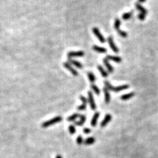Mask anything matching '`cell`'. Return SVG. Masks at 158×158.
<instances>
[{"label": "cell", "mask_w": 158, "mask_h": 158, "mask_svg": "<svg viewBox=\"0 0 158 158\" xmlns=\"http://www.w3.org/2000/svg\"><path fill=\"white\" fill-rule=\"evenodd\" d=\"M138 18L140 20H141V21H144V20L145 19V18H146V15L142 14V13H140V14L138 15Z\"/></svg>", "instance_id": "29"}, {"label": "cell", "mask_w": 158, "mask_h": 158, "mask_svg": "<svg viewBox=\"0 0 158 158\" xmlns=\"http://www.w3.org/2000/svg\"><path fill=\"white\" fill-rule=\"evenodd\" d=\"M86 120V115H81V117H80V121H74V125H77V126H82V125H84V124L85 123Z\"/></svg>", "instance_id": "11"}, {"label": "cell", "mask_w": 158, "mask_h": 158, "mask_svg": "<svg viewBox=\"0 0 158 158\" xmlns=\"http://www.w3.org/2000/svg\"><path fill=\"white\" fill-rule=\"evenodd\" d=\"M97 69H98V71H100L101 74H102V76H104V77H107V76H108V73H107V72L105 71L104 68L102 67V66L101 65L97 66Z\"/></svg>", "instance_id": "20"}, {"label": "cell", "mask_w": 158, "mask_h": 158, "mask_svg": "<svg viewBox=\"0 0 158 158\" xmlns=\"http://www.w3.org/2000/svg\"><path fill=\"white\" fill-rule=\"evenodd\" d=\"M103 61H104V65H105V66L107 69V71H108L109 72H113V70H114L113 67H112L111 65H110L109 63L108 60H107L106 58H105V59H104Z\"/></svg>", "instance_id": "16"}, {"label": "cell", "mask_w": 158, "mask_h": 158, "mask_svg": "<svg viewBox=\"0 0 158 158\" xmlns=\"http://www.w3.org/2000/svg\"><path fill=\"white\" fill-rule=\"evenodd\" d=\"M135 5H136V8L137 9L139 10V11L141 12V13H142V14H144V15H146V14H148V11H147L144 7H143L142 6V5H140L139 3H136L135 4Z\"/></svg>", "instance_id": "18"}, {"label": "cell", "mask_w": 158, "mask_h": 158, "mask_svg": "<svg viewBox=\"0 0 158 158\" xmlns=\"http://www.w3.org/2000/svg\"><path fill=\"white\" fill-rule=\"evenodd\" d=\"M111 119H112L111 115H110V114H107V115H105V117H104V118L103 119V121L101 122L100 126L102 128H104V127H105V126L111 121Z\"/></svg>", "instance_id": "9"}, {"label": "cell", "mask_w": 158, "mask_h": 158, "mask_svg": "<svg viewBox=\"0 0 158 158\" xmlns=\"http://www.w3.org/2000/svg\"><path fill=\"white\" fill-rule=\"evenodd\" d=\"M63 118L61 116H56V117H53V118H51L48 121H46L44 122L42 124V127L43 128H47V127H49L50 126L53 125H55L56 123H60V122L62 121Z\"/></svg>", "instance_id": "2"}, {"label": "cell", "mask_w": 158, "mask_h": 158, "mask_svg": "<svg viewBox=\"0 0 158 158\" xmlns=\"http://www.w3.org/2000/svg\"><path fill=\"white\" fill-rule=\"evenodd\" d=\"M104 95H105V102L106 104H109V102H110V94L109 92V90L105 87L104 88Z\"/></svg>", "instance_id": "13"}, {"label": "cell", "mask_w": 158, "mask_h": 158, "mask_svg": "<svg viewBox=\"0 0 158 158\" xmlns=\"http://www.w3.org/2000/svg\"><path fill=\"white\" fill-rule=\"evenodd\" d=\"M135 95L134 92H130V93H128V94H125L124 95H121V99L122 100H128L129 99L132 98V97H134Z\"/></svg>", "instance_id": "14"}, {"label": "cell", "mask_w": 158, "mask_h": 158, "mask_svg": "<svg viewBox=\"0 0 158 158\" xmlns=\"http://www.w3.org/2000/svg\"><path fill=\"white\" fill-rule=\"evenodd\" d=\"M95 142V139L94 137H88L84 141V144L85 145H92Z\"/></svg>", "instance_id": "19"}, {"label": "cell", "mask_w": 158, "mask_h": 158, "mask_svg": "<svg viewBox=\"0 0 158 158\" xmlns=\"http://www.w3.org/2000/svg\"><path fill=\"white\" fill-rule=\"evenodd\" d=\"M63 65H64L65 67L67 69V70H69V71H71V72L72 74V75L75 76H78V73L77 71H76V70H75L74 68L72 67V66H71V65L70 64L69 62L64 63H63Z\"/></svg>", "instance_id": "8"}, {"label": "cell", "mask_w": 158, "mask_h": 158, "mask_svg": "<svg viewBox=\"0 0 158 158\" xmlns=\"http://www.w3.org/2000/svg\"><path fill=\"white\" fill-rule=\"evenodd\" d=\"M104 84H105V87L108 90L113 91V92H121V91H123L125 90H127V89L129 88V87H130L128 84H123V85L121 86H118L117 87H113L108 81H105Z\"/></svg>", "instance_id": "1"}, {"label": "cell", "mask_w": 158, "mask_h": 158, "mask_svg": "<svg viewBox=\"0 0 158 158\" xmlns=\"http://www.w3.org/2000/svg\"><path fill=\"white\" fill-rule=\"evenodd\" d=\"M91 88L93 90V91H94L97 95H100V88L97 87V86L95 85L94 84H91Z\"/></svg>", "instance_id": "25"}, {"label": "cell", "mask_w": 158, "mask_h": 158, "mask_svg": "<svg viewBox=\"0 0 158 158\" xmlns=\"http://www.w3.org/2000/svg\"><path fill=\"white\" fill-rule=\"evenodd\" d=\"M83 132L85 134H90L91 132V129L88 128H84L83 129Z\"/></svg>", "instance_id": "30"}, {"label": "cell", "mask_w": 158, "mask_h": 158, "mask_svg": "<svg viewBox=\"0 0 158 158\" xmlns=\"http://www.w3.org/2000/svg\"><path fill=\"white\" fill-rule=\"evenodd\" d=\"M99 116H100V113L99 112H96V113H95L94 114L93 117H92V120H91V125H92V127H95L96 126Z\"/></svg>", "instance_id": "10"}, {"label": "cell", "mask_w": 158, "mask_h": 158, "mask_svg": "<svg viewBox=\"0 0 158 158\" xmlns=\"http://www.w3.org/2000/svg\"><path fill=\"white\" fill-rule=\"evenodd\" d=\"M81 117V115L78 113H74L71 115V116H69V117L67 118V121L69 122H72V121H74L75 120L76 118H77L78 117Z\"/></svg>", "instance_id": "21"}, {"label": "cell", "mask_w": 158, "mask_h": 158, "mask_svg": "<svg viewBox=\"0 0 158 158\" xmlns=\"http://www.w3.org/2000/svg\"><path fill=\"white\" fill-rule=\"evenodd\" d=\"M121 25V20L118 18H116L115 19V23H114V28L115 30H119V27Z\"/></svg>", "instance_id": "24"}, {"label": "cell", "mask_w": 158, "mask_h": 158, "mask_svg": "<svg viewBox=\"0 0 158 158\" xmlns=\"http://www.w3.org/2000/svg\"><path fill=\"white\" fill-rule=\"evenodd\" d=\"M55 158H62V157H61L60 155H56V157H55Z\"/></svg>", "instance_id": "31"}, {"label": "cell", "mask_w": 158, "mask_h": 158, "mask_svg": "<svg viewBox=\"0 0 158 158\" xmlns=\"http://www.w3.org/2000/svg\"><path fill=\"white\" fill-rule=\"evenodd\" d=\"M134 12L133 11H130L128 12V13H124L123 16H122V18L123 20H128L132 16V15H133Z\"/></svg>", "instance_id": "22"}, {"label": "cell", "mask_w": 158, "mask_h": 158, "mask_svg": "<svg viewBox=\"0 0 158 158\" xmlns=\"http://www.w3.org/2000/svg\"><path fill=\"white\" fill-rule=\"evenodd\" d=\"M69 130L71 134H74L76 133V128H75V127H74V125H69Z\"/></svg>", "instance_id": "26"}, {"label": "cell", "mask_w": 158, "mask_h": 158, "mask_svg": "<svg viewBox=\"0 0 158 158\" xmlns=\"http://www.w3.org/2000/svg\"><path fill=\"white\" fill-rule=\"evenodd\" d=\"M69 63L70 64L74 65L75 67H76L77 68H79V69H82V65L81 64V63L79 62L78 61H76V60H74V59H69Z\"/></svg>", "instance_id": "17"}, {"label": "cell", "mask_w": 158, "mask_h": 158, "mask_svg": "<svg viewBox=\"0 0 158 158\" xmlns=\"http://www.w3.org/2000/svg\"><path fill=\"white\" fill-rule=\"evenodd\" d=\"M92 32H93L94 35L97 37V39L100 40V42L101 43L104 44V43L105 42V38H104V36L102 35V34L100 32V30H99L97 27H94V28H92Z\"/></svg>", "instance_id": "3"}, {"label": "cell", "mask_w": 158, "mask_h": 158, "mask_svg": "<svg viewBox=\"0 0 158 158\" xmlns=\"http://www.w3.org/2000/svg\"><path fill=\"white\" fill-rule=\"evenodd\" d=\"M106 59L107 60H111V61H113L117 63H121L122 61V59L120 57L118 56H114V55H107L106 57Z\"/></svg>", "instance_id": "12"}, {"label": "cell", "mask_w": 158, "mask_h": 158, "mask_svg": "<svg viewBox=\"0 0 158 158\" xmlns=\"http://www.w3.org/2000/svg\"><path fill=\"white\" fill-rule=\"evenodd\" d=\"M88 100L89 104H90V107L92 109V110H95L96 109V104H95V102L94 101V97H93V94H92V92L89 91L88 92Z\"/></svg>", "instance_id": "4"}, {"label": "cell", "mask_w": 158, "mask_h": 158, "mask_svg": "<svg viewBox=\"0 0 158 158\" xmlns=\"http://www.w3.org/2000/svg\"><path fill=\"white\" fill-rule=\"evenodd\" d=\"M76 143L78 145H81L82 143H84V141H83V138L81 135H79L78 136V137L76 138Z\"/></svg>", "instance_id": "28"}, {"label": "cell", "mask_w": 158, "mask_h": 158, "mask_svg": "<svg viewBox=\"0 0 158 158\" xmlns=\"http://www.w3.org/2000/svg\"><path fill=\"white\" fill-rule=\"evenodd\" d=\"M84 55V51H70L68 52L67 57L69 59H71L72 57H82Z\"/></svg>", "instance_id": "7"}, {"label": "cell", "mask_w": 158, "mask_h": 158, "mask_svg": "<svg viewBox=\"0 0 158 158\" xmlns=\"http://www.w3.org/2000/svg\"><path fill=\"white\" fill-rule=\"evenodd\" d=\"M107 42H108V44H109V46H110L111 49L113 50L115 53H118V48L117 47V46L115 44V43L113 42V38H112V36H109L107 38Z\"/></svg>", "instance_id": "5"}, {"label": "cell", "mask_w": 158, "mask_h": 158, "mask_svg": "<svg viewBox=\"0 0 158 158\" xmlns=\"http://www.w3.org/2000/svg\"><path fill=\"white\" fill-rule=\"evenodd\" d=\"M93 49L94 51H97L98 53H105L107 52V49L105 48H103V47H100L98 46H93Z\"/></svg>", "instance_id": "15"}, {"label": "cell", "mask_w": 158, "mask_h": 158, "mask_svg": "<svg viewBox=\"0 0 158 158\" xmlns=\"http://www.w3.org/2000/svg\"><path fill=\"white\" fill-rule=\"evenodd\" d=\"M80 99L82 101V105H79L78 107H77L78 110L79 111H83L84 109H86V105H87V103H88V99L86 97H85L83 95H81L80 96Z\"/></svg>", "instance_id": "6"}, {"label": "cell", "mask_w": 158, "mask_h": 158, "mask_svg": "<svg viewBox=\"0 0 158 158\" xmlns=\"http://www.w3.org/2000/svg\"><path fill=\"white\" fill-rule=\"evenodd\" d=\"M88 77L89 81L92 82V84L94 83L95 81V76H94V74L92 73V72H88Z\"/></svg>", "instance_id": "23"}, {"label": "cell", "mask_w": 158, "mask_h": 158, "mask_svg": "<svg viewBox=\"0 0 158 158\" xmlns=\"http://www.w3.org/2000/svg\"><path fill=\"white\" fill-rule=\"evenodd\" d=\"M117 32H118V34L120 35L121 37H123V38H127V36H128V34L127 33V32H125L120 29L117 30Z\"/></svg>", "instance_id": "27"}]
</instances>
